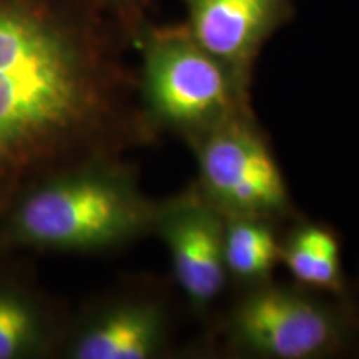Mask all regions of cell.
Returning <instances> with one entry per match:
<instances>
[{
    "label": "cell",
    "mask_w": 359,
    "mask_h": 359,
    "mask_svg": "<svg viewBox=\"0 0 359 359\" xmlns=\"http://www.w3.org/2000/svg\"><path fill=\"white\" fill-rule=\"evenodd\" d=\"M110 114L95 64L64 25L0 0V172L75 145Z\"/></svg>",
    "instance_id": "cell-1"
},
{
    "label": "cell",
    "mask_w": 359,
    "mask_h": 359,
    "mask_svg": "<svg viewBox=\"0 0 359 359\" xmlns=\"http://www.w3.org/2000/svg\"><path fill=\"white\" fill-rule=\"evenodd\" d=\"M168 251L173 276L187 303L203 314L226 288L224 215L196 183L156 203L154 230Z\"/></svg>",
    "instance_id": "cell-6"
},
{
    "label": "cell",
    "mask_w": 359,
    "mask_h": 359,
    "mask_svg": "<svg viewBox=\"0 0 359 359\" xmlns=\"http://www.w3.org/2000/svg\"><path fill=\"white\" fill-rule=\"evenodd\" d=\"M187 29L250 95L255 62L293 15V0H182Z\"/></svg>",
    "instance_id": "cell-7"
},
{
    "label": "cell",
    "mask_w": 359,
    "mask_h": 359,
    "mask_svg": "<svg viewBox=\"0 0 359 359\" xmlns=\"http://www.w3.org/2000/svg\"><path fill=\"white\" fill-rule=\"evenodd\" d=\"M155 208L127 172L95 165L30 193L17 210L13 233L48 250H105L151 233Z\"/></svg>",
    "instance_id": "cell-2"
},
{
    "label": "cell",
    "mask_w": 359,
    "mask_h": 359,
    "mask_svg": "<svg viewBox=\"0 0 359 359\" xmlns=\"http://www.w3.org/2000/svg\"><path fill=\"white\" fill-rule=\"evenodd\" d=\"M281 264L303 288L331 296L346 291L339 238L326 224H294L285 238L281 236Z\"/></svg>",
    "instance_id": "cell-9"
},
{
    "label": "cell",
    "mask_w": 359,
    "mask_h": 359,
    "mask_svg": "<svg viewBox=\"0 0 359 359\" xmlns=\"http://www.w3.org/2000/svg\"><path fill=\"white\" fill-rule=\"evenodd\" d=\"M348 314L321 293L268 281L246 288L228 313L224 339L233 353L258 359H321L346 346Z\"/></svg>",
    "instance_id": "cell-4"
},
{
    "label": "cell",
    "mask_w": 359,
    "mask_h": 359,
    "mask_svg": "<svg viewBox=\"0 0 359 359\" xmlns=\"http://www.w3.org/2000/svg\"><path fill=\"white\" fill-rule=\"evenodd\" d=\"M172 339L170 314L163 303L133 298L102 309L85 323L69 346L74 359H154Z\"/></svg>",
    "instance_id": "cell-8"
},
{
    "label": "cell",
    "mask_w": 359,
    "mask_h": 359,
    "mask_svg": "<svg viewBox=\"0 0 359 359\" xmlns=\"http://www.w3.org/2000/svg\"><path fill=\"white\" fill-rule=\"evenodd\" d=\"M105 2L114 4V6H118V7H132L138 2V0H105Z\"/></svg>",
    "instance_id": "cell-12"
},
{
    "label": "cell",
    "mask_w": 359,
    "mask_h": 359,
    "mask_svg": "<svg viewBox=\"0 0 359 359\" xmlns=\"http://www.w3.org/2000/svg\"><path fill=\"white\" fill-rule=\"evenodd\" d=\"M200 190L223 215L280 222L294 213L288 183L251 114L226 120L190 143Z\"/></svg>",
    "instance_id": "cell-5"
},
{
    "label": "cell",
    "mask_w": 359,
    "mask_h": 359,
    "mask_svg": "<svg viewBox=\"0 0 359 359\" xmlns=\"http://www.w3.org/2000/svg\"><path fill=\"white\" fill-rule=\"evenodd\" d=\"M142 95L151 125L178 135L188 145L233 116L251 114V97L187 25L145 35Z\"/></svg>",
    "instance_id": "cell-3"
},
{
    "label": "cell",
    "mask_w": 359,
    "mask_h": 359,
    "mask_svg": "<svg viewBox=\"0 0 359 359\" xmlns=\"http://www.w3.org/2000/svg\"><path fill=\"white\" fill-rule=\"evenodd\" d=\"M43 341L37 308L13 291H0V359L25 356Z\"/></svg>",
    "instance_id": "cell-11"
},
{
    "label": "cell",
    "mask_w": 359,
    "mask_h": 359,
    "mask_svg": "<svg viewBox=\"0 0 359 359\" xmlns=\"http://www.w3.org/2000/svg\"><path fill=\"white\" fill-rule=\"evenodd\" d=\"M224 264L230 281L245 290L271 281L281 264V236L276 223L224 215Z\"/></svg>",
    "instance_id": "cell-10"
}]
</instances>
